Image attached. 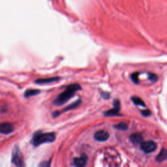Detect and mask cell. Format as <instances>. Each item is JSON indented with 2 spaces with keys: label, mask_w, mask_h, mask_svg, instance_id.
<instances>
[{
  "label": "cell",
  "mask_w": 167,
  "mask_h": 167,
  "mask_svg": "<svg viewBox=\"0 0 167 167\" xmlns=\"http://www.w3.org/2000/svg\"><path fill=\"white\" fill-rule=\"evenodd\" d=\"M14 130V127L10 123H3L0 124V133L2 134H9Z\"/></svg>",
  "instance_id": "8992f818"
},
{
  "label": "cell",
  "mask_w": 167,
  "mask_h": 167,
  "mask_svg": "<svg viewBox=\"0 0 167 167\" xmlns=\"http://www.w3.org/2000/svg\"><path fill=\"white\" fill-rule=\"evenodd\" d=\"M56 139V135L54 133H38L34 135L33 138V144L35 146H39L42 144L52 142Z\"/></svg>",
  "instance_id": "7a4b0ae2"
},
{
  "label": "cell",
  "mask_w": 167,
  "mask_h": 167,
  "mask_svg": "<svg viewBox=\"0 0 167 167\" xmlns=\"http://www.w3.org/2000/svg\"><path fill=\"white\" fill-rule=\"evenodd\" d=\"M39 92H40V91L37 90H28L25 92L24 95L26 97H29L37 95Z\"/></svg>",
  "instance_id": "4fadbf2b"
},
{
  "label": "cell",
  "mask_w": 167,
  "mask_h": 167,
  "mask_svg": "<svg viewBox=\"0 0 167 167\" xmlns=\"http://www.w3.org/2000/svg\"><path fill=\"white\" fill-rule=\"evenodd\" d=\"M60 80L59 77H53L48 78V79H39L36 80V82L39 84H49L51 82H54Z\"/></svg>",
  "instance_id": "9c48e42d"
},
{
  "label": "cell",
  "mask_w": 167,
  "mask_h": 167,
  "mask_svg": "<svg viewBox=\"0 0 167 167\" xmlns=\"http://www.w3.org/2000/svg\"><path fill=\"white\" fill-rule=\"evenodd\" d=\"M12 162L16 166H23L22 159H21V154L18 147H15L13 150Z\"/></svg>",
  "instance_id": "277c9868"
},
{
  "label": "cell",
  "mask_w": 167,
  "mask_h": 167,
  "mask_svg": "<svg viewBox=\"0 0 167 167\" xmlns=\"http://www.w3.org/2000/svg\"><path fill=\"white\" fill-rule=\"evenodd\" d=\"M131 99H132V101H133V102L135 104H137V105L142 106V107H146L144 102L141 98L138 97H132Z\"/></svg>",
  "instance_id": "7c38bea8"
},
{
  "label": "cell",
  "mask_w": 167,
  "mask_h": 167,
  "mask_svg": "<svg viewBox=\"0 0 167 167\" xmlns=\"http://www.w3.org/2000/svg\"><path fill=\"white\" fill-rule=\"evenodd\" d=\"M80 102H81V101H80V100L77 101H76V102H75L74 103L71 104V105H69V106H68L67 108H65V109H64V111H67V110H71V109H73V108L76 107H77L78 105H79V104L80 103Z\"/></svg>",
  "instance_id": "9a60e30c"
},
{
  "label": "cell",
  "mask_w": 167,
  "mask_h": 167,
  "mask_svg": "<svg viewBox=\"0 0 167 167\" xmlns=\"http://www.w3.org/2000/svg\"><path fill=\"white\" fill-rule=\"evenodd\" d=\"M119 108L114 107L113 109H110V110L104 112V115H105L106 116H118L119 115Z\"/></svg>",
  "instance_id": "8fae6325"
},
{
  "label": "cell",
  "mask_w": 167,
  "mask_h": 167,
  "mask_svg": "<svg viewBox=\"0 0 167 167\" xmlns=\"http://www.w3.org/2000/svg\"><path fill=\"white\" fill-rule=\"evenodd\" d=\"M167 159V150L166 149H162L161 150L156 157V161L159 162H161L165 161Z\"/></svg>",
  "instance_id": "30bf717a"
},
{
  "label": "cell",
  "mask_w": 167,
  "mask_h": 167,
  "mask_svg": "<svg viewBox=\"0 0 167 167\" xmlns=\"http://www.w3.org/2000/svg\"><path fill=\"white\" fill-rule=\"evenodd\" d=\"M73 162H74V164H75V165H76V166H80V167L84 166L86 165L87 162V156L86 155L83 154L81 157L75 158L74 159Z\"/></svg>",
  "instance_id": "52a82bcc"
},
{
  "label": "cell",
  "mask_w": 167,
  "mask_h": 167,
  "mask_svg": "<svg viewBox=\"0 0 167 167\" xmlns=\"http://www.w3.org/2000/svg\"><path fill=\"white\" fill-rule=\"evenodd\" d=\"M142 150L146 153H151L153 152L157 149L156 143L153 141H146L142 142L141 144Z\"/></svg>",
  "instance_id": "3957f363"
},
{
  "label": "cell",
  "mask_w": 167,
  "mask_h": 167,
  "mask_svg": "<svg viewBox=\"0 0 167 167\" xmlns=\"http://www.w3.org/2000/svg\"><path fill=\"white\" fill-rule=\"evenodd\" d=\"M114 128H116V129H117L118 130H120V131H125L128 129V125L125 123L122 122V123H119L117 124V125H114Z\"/></svg>",
  "instance_id": "5bb4252c"
},
{
  "label": "cell",
  "mask_w": 167,
  "mask_h": 167,
  "mask_svg": "<svg viewBox=\"0 0 167 167\" xmlns=\"http://www.w3.org/2000/svg\"><path fill=\"white\" fill-rule=\"evenodd\" d=\"M80 90L81 87L79 84H73L69 85L63 92H62L61 94L57 97V98L54 102V104L57 106L62 105V104L67 103L70 99L72 98L76 91Z\"/></svg>",
  "instance_id": "6da1fadb"
},
{
  "label": "cell",
  "mask_w": 167,
  "mask_h": 167,
  "mask_svg": "<svg viewBox=\"0 0 167 167\" xmlns=\"http://www.w3.org/2000/svg\"><path fill=\"white\" fill-rule=\"evenodd\" d=\"M142 116H145V117H147V116H149L151 114V112L149 110H143L142 111Z\"/></svg>",
  "instance_id": "ac0fdd59"
},
{
  "label": "cell",
  "mask_w": 167,
  "mask_h": 167,
  "mask_svg": "<svg viewBox=\"0 0 167 167\" xmlns=\"http://www.w3.org/2000/svg\"><path fill=\"white\" fill-rule=\"evenodd\" d=\"M130 140L132 143L134 144H139L143 142V138L141 135L138 133H134L132 134L130 137Z\"/></svg>",
  "instance_id": "ba28073f"
},
{
  "label": "cell",
  "mask_w": 167,
  "mask_h": 167,
  "mask_svg": "<svg viewBox=\"0 0 167 167\" xmlns=\"http://www.w3.org/2000/svg\"><path fill=\"white\" fill-rule=\"evenodd\" d=\"M148 79L153 82H155L158 80L157 76L153 73H149L148 74Z\"/></svg>",
  "instance_id": "e0dca14e"
},
{
  "label": "cell",
  "mask_w": 167,
  "mask_h": 167,
  "mask_svg": "<svg viewBox=\"0 0 167 167\" xmlns=\"http://www.w3.org/2000/svg\"><path fill=\"white\" fill-rule=\"evenodd\" d=\"M138 75H139V74L138 73H135L133 74H132V75L131 76L132 80H133L134 82L136 83V84H138L139 82Z\"/></svg>",
  "instance_id": "2e32d148"
},
{
  "label": "cell",
  "mask_w": 167,
  "mask_h": 167,
  "mask_svg": "<svg viewBox=\"0 0 167 167\" xmlns=\"http://www.w3.org/2000/svg\"><path fill=\"white\" fill-rule=\"evenodd\" d=\"M103 97H104V99H108V98L110 97V95H109V94H107V93H105V94H104L103 95Z\"/></svg>",
  "instance_id": "d6986e66"
},
{
  "label": "cell",
  "mask_w": 167,
  "mask_h": 167,
  "mask_svg": "<svg viewBox=\"0 0 167 167\" xmlns=\"http://www.w3.org/2000/svg\"><path fill=\"white\" fill-rule=\"evenodd\" d=\"M109 133L108 132L101 130L97 132H96L94 135V138L95 141H99V142H104L107 141V140L109 138Z\"/></svg>",
  "instance_id": "5b68a950"
}]
</instances>
